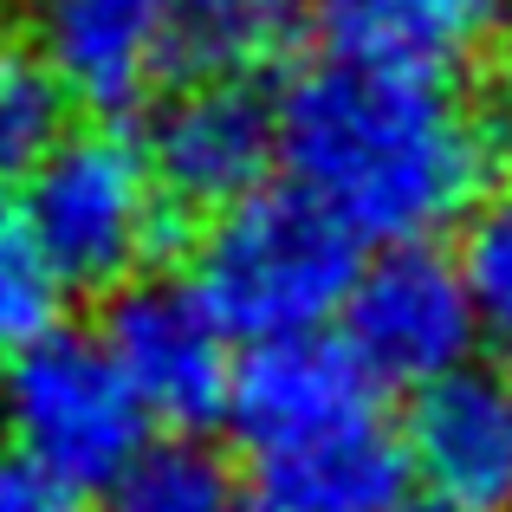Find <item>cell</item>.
Masks as SVG:
<instances>
[{
  "label": "cell",
  "instance_id": "2",
  "mask_svg": "<svg viewBox=\"0 0 512 512\" xmlns=\"http://www.w3.org/2000/svg\"><path fill=\"white\" fill-rule=\"evenodd\" d=\"M357 247L363 240L305 188H260L214 214L195 286L234 338H299L325 331V318H344V299L363 273Z\"/></svg>",
  "mask_w": 512,
  "mask_h": 512
},
{
  "label": "cell",
  "instance_id": "14",
  "mask_svg": "<svg viewBox=\"0 0 512 512\" xmlns=\"http://www.w3.org/2000/svg\"><path fill=\"white\" fill-rule=\"evenodd\" d=\"M65 292L72 286H65V273L52 266L39 227L26 221V208H13V201L0 195V363L59 331Z\"/></svg>",
  "mask_w": 512,
  "mask_h": 512
},
{
  "label": "cell",
  "instance_id": "5",
  "mask_svg": "<svg viewBox=\"0 0 512 512\" xmlns=\"http://www.w3.org/2000/svg\"><path fill=\"white\" fill-rule=\"evenodd\" d=\"M338 338L357 350V363L383 389H409V396L467 370L487 331H480L461 253H441L435 240H409V247H383L376 260H363Z\"/></svg>",
  "mask_w": 512,
  "mask_h": 512
},
{
  "label": "cell",
  "instance_id": "15",
  "mask_svg": "<svg viewBox=\"0 0 512 512\" xmlns=\"http://www.w3.org/2000/svg\"><path fill=\"white\" fill-rule=\"evenodd\" d=\"M65 85L33 46L0 39V188L26 182L46 150L65 137Z\"/></svg>",
  "mask_w": 512,
  "mask_h": 512
},
{
  "label": "cell",
  "instance_id": "1",
  "mask_svg": "<svg viewBox=\"0 0 512 512\" xmlns=\"http://www.w3.org/2000/svg\"><path fill=\"white\" fill-rule=\"evenodd\" d=\"M279 156L357 240L409 247L480 208L493 130L448 78L331 52L279 98Z\"/></svg>",
  "mask_w": 512,
  "mask_h": 512
},
{
  "label": "cell",
  "instance_id": "12",
  "mask_svg": "<svg viewBox=\"0 0 512 512\" xmlns=\"http://www.w3.org/2000/svg\"><path fill=\"white\" fill-rule=\"evenodd\" d=\"M344 59L454 78L500 39V0H312Z\"/></svg>",
  "mask_w": 512,
  "mask_h": 512
},
{
  "label": "cell",
  "instance_id": "7",
  "mask_svg": "<svg viewBox=\"0 0 512 512\" xmlns=\"http://www.w3.org/2000/svg\"><path fill=\"white\" fill-rule=\"evenodd\" d=\"M143 150L182 214H227L266 188L279 156V104L234 78H195L156 111Z\"/></svg>",
  "mask_w": 512,
  "mask_h": 512
},
{
  "label": "cell",
  "instance_id": "3",
  "mask_svg": "<svg viewBox=\"0 0 512 512\" xmlns=\"http://www.w3.org/2000/svg\"><path fill=\"white\" fill-rule=\"evenodd\" d=\"M26 221L39 227L65 286L124 292L150 279L175 234V201L156 175L150 150L111 124L65 130L46 163L26 175Z\"/></svg>",
  "mask_w": 512,
  "mask_h": 512
},
{
  "label": "cell",
  "instance_id": "11",
  "mask_svg": "<svg viewBox=\"0 0 512 512\" xmlns=\"http://www.w3.org/2000/svg\"><path fill=\"white\" fill-rule=\"evenodd\" d=\"M247 512H396L409 500V448L370 422L247 454Z\"/></svg>",
  "mask_w": 512,
  "mask_h": 512
},
{
  "label": "cell",
  "instance_id": "10",
  "mask_svg": "<svg viewBox=\"0 0 512 512\" xmlns=\"http://www.w3.org/2000/svg\"><path fill=\"white\" fill-rule=\"evenodd\" d=\"M402 448L454 512H512V363H467L428 383Z\"/></svg>",
  "mask_w": 512,
  "mask_h": 512
},
{
  "label": "cell",
  "instance_id": "4",
  "mask_svg": "<svg viewBox=\"0 0 512 512\" xmlns=\"http://www.w3.org/2000/svg\"><path fill=\"white\" fill-rule=\"evenodd\" d=\"M150 422L156 415L143 409L104 338L52 331L33 350L7 357L0 376L7 448H20L78 493H111L150 454Z\"/></svg>",
  "mask_w": 512,
  "mask_h": 512
},
{
  "label": "cell",
  "instance_id": "9",
  "mask_svg": "<svg viewBox=\"0 0 512 512\" xmlns=\"http://www.w3.org/2000/svg\"><path fill=\"white\" fill-rule=\"evenodd\" d=\"M376 389L383 383L363 370L344 338H325V331L266 338L240 357L227 422H234L240 448L260 454V448H286V441H305V435L370 422Z\"/></svg>",
  "mask_w": 512,
  "mask_h": 512
},
{
  "label": "cell",
  "instance_id": "16",
  "mask_svg": "<svg viewBox=\"0 0 512 512\" xmlns=\"http://www.w3.org/2000/svg\"><path fill=\"white\" fill-rule=\"evenodd\" d=\"M104 512H247V493L208 448H150L104 493Z\"/></svg>",
  "mask_w": 512,
  "mask_h": 512
},
{
  "label": "cell",
  "instance_id": "20",
  "mask_svg": "<svg viewBox=\"0 0 512 512\" xmlns=\"http://www.w3.org/2000/svg\"><path fill=\"white\" fill-rule=\"evenodd\" d=\"M506 156H512V124H506Z\"/></svg>",
  "mask_w": 512,
  "mask_h": 512
},
{
  "label": "cell",
  "instance_id": "18",
  "mask_svg": "<svg viewBox=\"0 0 512 512\" xmlns=\"http://www.w3.org/2000/svg\"><path fill=\"white\" fill-rule=\"evenodd\" d=\"M85 500L91 493L65 487L59 474L26 461L20 448H0V512H91Z\"/></svg>",
  "mask_w": 512,
  "mask_h": 512
},
{
  "label": "cell",
  "instance_id": "6",
  "mask_svg": "<svg viewBox=\"0 0 512 512\" xmlns=\"http://www.w3.org/2000/svg\"><path fill=\"white\" fill-rule=\"evenodd\" d=\"M104 344H111L117 370L143 396L156 422L201 428L227 415L234 396V331L208 305L195 279H137V286L111 292V318H104Z\"/></svg>",
  "mask_w": 512,
  "mask_h": 512
},
{
  "label": "cell",
  "instance_id": "8",
  "mask_svg": "<svg viewBox=\"0 0 512 512\" xmlns=\"http://www.w3.org/2000/svg\"><path fill=\"white\" fill-rule=\"evenodd\" d=\"M20 13L26 46L91 111L143 104L175 65V0H20Z\"/></svg>",
  "mask_w": 512,
  "mask_h": 512
},
{
  "label": "cell",
  "instance_id": "19",
  "mask_svg": "<svg viewBox=\"0 0 512 512\" xmlns=\"http://www.w3.org/2000/svg\"><path fill=\"white\" fill-rule=\"evenodd\" d=\"M396 512H454V506H448V500H435V493L422 487V493H409V500H402Z\"/></svg>",
  "mask_w": 512,
  "mask_h": 512
},
{
  "label": "cell",
  "instance_id": "17",
  "mask_svg": "<svg viewBox=\"0 0 512 512\" xmlns=\"http://www.w3.org/2000/svg\"><path fill=\"white\" fill-rule=\"evenodd\" d=\"M461 273L474 286L487 344L512 363V195L493 201V208H474V221L461 234Z\"/></svg>",
  "mask_w": 512,
  "mask_h": 512
},
{
  "label": "cell",
  "instance_id": "13",
  "mask_svg": "<svg viewBox=\"0 0 512 512\" xmlns=\"http://www.w3.org/2000/svg\"><path fill=\"white\" fill-rule=\"evenodd\" d=\"M312 0H175V65L195 78L260 85L312 33Z\"/></svg>",
  "mask_w": 512,
  "mask_h": 512
}]
</instances>
